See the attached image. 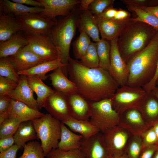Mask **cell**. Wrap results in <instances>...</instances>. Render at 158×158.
Listing matches in <instances>:
<instances>
[{
  "label": "cell",
  "mask_w": 158,
  "mask_h": 158,
  "mask_svg": "<svg viewBox=\"0 0 158 158\" xmlns=\"http://www.w3.org/2000/svg\"><path fill=\"white\" fill-rule=\"evenodd\" d=\"M67 72L77 93L91 102L110 98L120 87L108 70L99 67H87L71 57Z\"/></svg>",
  "instance_id": "cell-1"
},
{
  "label": "cell",
  "mask_w": 158,
  "mask_h": 158,
  "mask_svg": "<svg viewBox=\"0 0 158 158\" xmlns=\"http://www.w3.org/2000/svg\"><path fill=\"white\" fill-rule=\"evenodd\" d=\"M158 61V31L148 45L126 63L129 71L127 85L142 87L152 79Z\"/></svg>",
  "instance_id": "cell-2"
},
{
  "label": "cell",
  "mask_w": 158,
  "mask_h": 158,
  "mask_svg": "<svg viewBox=\"0 0 158 158\" xmlns=\"http://www.w3.org/2000/svg\"><path fill=\"white\" fill-rule=\"evenodd\" d=\"M157 32L151 26L131 18L117 38L118 49L125 62L145 48Z\"/></svg>",
  "instance_id": "cell-3"
},
{
  "label": "cell",
  "mask_w": 158,
  "mask_h": 158,
  "mask_svg": "<svg viewBox=\"0 0 158 158\" xmlns=\"http://www.w3.org/2000/svg\"><path fill=\"white\" fill-rule=\"evenodd\" d=\"M80 13L75 8L51 30L48 35L56 49L58 58L67 67L69 52L73 39L78 28Z\"/></svg>",
  "instance_id": "cell-4"
},
{
  "label": "cell",
  "mask_w": 158,
  "mask_h": 158,
  "mask_svg": "<svg viewBox=\"0 0 158 158\" xmlns=\"http://www.w3.org/2000/svg\"><path fill=\"white\" fill-rule=\"evenodd\" d=\"M36 131L37 139L40 140L46 156L52 150L58 148L60 139L61 122L49 114L32 121Z\"/></svg>",
  "instance_id": "cell-5"
},
{
  "label": "cell",
  "mask_w": 158,
  "mask_h": 158,
  "mask_svg": "<svg viewBox=\"0 0 158 158\" xmlns=\"http://www.w3.org/2000/svg\"><path fill=\"white\" fill-rule=\"evenodd\" d=\"M150 92L141 87H120L110 98L112 107L119 115L130 109L139 110Z\"/></svg>",
  "instance_id": "cell-6"
},
{
  "label": "cell",
  "mask_w": 158,
  "mask_h": 158,
  "mask_svg": "<svg viewBox=\"0 0 158 158\" xmlns=\"http://www.w3.org/2000/svg\"><path fill=\"white\" fill-rule=\"evenodd\" d=\"M91 114L90 121L103 133L118 125L119 114L113 108L110 98L91 102Z\"/></svg>",
  "instance_id": "cell-7"
},
{
  "label": "cell",
  "mask_w": 158,
  "mask_h": 158,
  "mask_svg": "<svg viewBox=\"0 0 158 158\" xmlns=\"http://www.w3.org/2000/svg\"><path fill=\"white\" fill-rule=\"evenodd\" d=\"M22 29L28 35H48L57 23L56 19L45 17L40 13H30L16 17Z\"/></svg>",
  "instance_id": "cell-8"
},
{
  "label": "cell",
  "mask_w": 158,
  "mask_h": 158,
  "mask_svg": "<svg viewBox=\"0 0 158 158\" xmlns=\"http://www.w3.org/2000/svg\"><path fill=\"white\" fill-rule=\"evenodd\" d=\"M102 133L107 148L113 157L125 153L128 142L133 135L118 125L108 129Z\"/></svg>",
  "instance_id": "cell-9"
},
{
  "label": "cell",
  "mask_w": 158,
  "mask_h": 158,
  "mask_svg": "<svg viewBox=\"0 0 158 158\" xmlns=\"http://www.w3.org/2000/svg\"><path fill=\"white\" fill-rule=\"evenodd\" d=\"M117 41V38L110 42V62L108 71L119 87H121L127 85L129 71L119 52Z\"/></svg>",
  "instance_id": "cell-10"
},
{
  "label": "cell",
  "mask_w": 158,
  "mask_h": 158,
  "mask_svg": "<svg viewBox=\"0 0 158 158\" xmlns=\"http://www.w3.org/2000/svg\"><path fill=\"white\" fill-rule=\"evenodd\" d=\"M27 45L31 50L45 61L58 58L55 47L48 35L26 36Z\"/></svg>",
  "instance_id": "cell-11"
},
{
  "label": "cell",
  "mask_w": 158,
  "mask_h": 158,
  "mask_svg": "<svg viewBox=\"0 0 158 158\" xmlns=\"http://www.w3.org/2000/svg\"><path fill=\"white\" fill-rule=\"evenodd\" d=\"M119 116L118 125L133 135H141L152 126L145 121L140 111L136 109L128 110Z\"/></svg>",
  "instance_id": "cell-12"
},
{
  "label": "cell",
  "mask_w": 158,
  "mask_h": 158,
  "mask_svg": "<svg viewBox=\"0 0 158 158\" xmlns=\"http://www.w3.org/2000/svg\"><path fill=\"white\" fill-rule=\"evenodd\" d=\"M44 108L49 114L61 122L71 117L67 96L55 90L47 99Z\"/></svg>",
  "instance_id": "cell-13"
},
{
  "label": "cell",
  "mask_w": 158,
  "mask_h": 158,
  "mask_svg": "<svg viewBox=\"0 0 158 158\" xmlns=\"http://www.w3.org/2000/svg\"><path fill=\"white\" fill-rule=\"evenodd\" d=\"M43 6L40 14L51 19H56L58 16L68 15L79 4V0H38Z\"/></svg>",
  "instance_id": "cell-14"
},
{
  "label": "cell",
  "mask_w": 158,
  "mask_h": 158,
  "mask_svg": "<svg viewBox=\"0 0 158 158\" xmlns=\"http://www.w3.org/2000/svg\"><path fill=\"white\" fill-rule=\"evenodd\" d=\"M80 148L85 158H108L112 156L100 132L87 139L83 138Z\"/></svg>",
  "instance_id": "cell-15"
},
{
  "label": "cell",
  "mask_w": 158,
  "mask_h": 158,
  "mask_svg": "<svg viewBox=\"0 0 158 158\" xmlns=\"http://www.w3.org/2000/svg\"><path fill=\"white\" fill-rule=\"evenodd\" d=\"M7 58L17 73L30 69L45 61L32 51L27 45L16 54Z\"/></svg>",
  "instance_id": "cell-16"
},
{
  "label": "cell",
  "mask_w": 158,
  "mask_h": 158,
  "mask_svg": "<svg viewBox=\"0 0 158 158\" xmlns=\"http://www.w3.org/2000/svg\"><path fill=\"white\" fill-rule=\"evenodd\" d=\"M67 97L71 116L79 120L90 121L91 102L78 93Z\"/></svg>",
  "instance_id": "cell-17"
},
{
  "label": "cell",
  "mask_w": 158,
  "mask_h": 158,
  "mask_svg": "<svg viewBox=\"0 0 158 158\" xmlns=\"http://www.w3.org/2000/svg\"><path fill=\"white\" fill-rule=\"evenodd\" d=\"M33 93L28 84L27 76L20 75L16 88L7 96L23 102L31 108L38 110L36 99L34 98Z\"/></svg>",
  "instance_id": "cell-18"
},
{
  "label": "cell",
  "mask_w": 158,
  "mask_h": 158,
  "mask_svg": "<svg viewBox=\"0 0 158 158\" xmlns=\"http://www.w3.org/2000/svg\"><path fill=\"white\" fill-rule=\"evenodd\" d=\"M7 111L8 117L16 118L22 122L32 121L43 116L44 114L30 107L26 104L10 98Z\"/></svg>",
  "instance_id": "cell-19"
},
{
  "label": "cell",
  "mask_w": 158,
  "mask_h": 158,
  "mask_svg": "<svg viewBox=\"0 0 158 158\" xmlns=\"http://www.w3.org/2000/svg\"><path fill=\"white\" fill-rule=\"evenodd\" d=\"M62 67L58 68L49 75L51 84L55 90L67 96L77 93L75 84L64 74Z\"/></svg>",
  "instance_id": "cell-20"
},
{
  "label": "cell",
  "mask_w": 158,
  "mask_h": 158,
  "mask_svg": "<svg viewBox=\"0 0 158 158\" xmlns=\"http://www.w3.org/2000/svg\"><path fill=\"white\" fill-rule=\"evenodd\" d=\"M130 19L124 21L96 19L101 38L110 42L117 38Z\"/></svg>",
  "instance_id": "cell-21"
},
{
  "label": "cell",
  "mask_w": 158,
  "mask_h": 158,
  "mask_svg": "<svg viewBox=\"0 0 158 158\" xmlns=\"http://www.w3.org/2000/svg\"><path fill=\"white\" fill-rule=\"evenodd\" d=\"M61 67H62V70L64 74L67 76V68L61 63V60L58 58L53 61H44L30 69L17 73L19 75H36L42 80H45L48 77L46 74L48 72Z\"/></svg>",
  "instance_id": "cell-22"
},
{
  "label": "cell",
  "mask_w": 158,
  "mask_h": 158,
  "mask_svg": "<svg viewBox=\"0 0 158 158\" xmlns=\"http://www.w3.org/2000/svg\"><path fill=\"white\" fill-rule=\"evenodd\" d=\"M43 8L30 7L9 0H0V15H13L15 17L30 13H40Z\"/></svg>",
  "instance_id": "cell-23"
},
{
  "label": "cell",
  "mask_w": 158,
  "mask_h": 158,
  "mask_svg": "<svg viewBox=\"0 0 158 158\" xmlns=\"http://www.w3.org/2000/svg\"><path fill=\"white\" fill-rule=\"evenodd\" d=\"M78 28L80 31L84 32L95 42L100 40V32L97 20L88 10L81 11L80 13Z\"/></svg>",
  "instance_id": "cell-24"
},
{
  "label": "cell",
  "mask_w": 158,
  "mask_h": 158,
  "mask_svg": "<svg viewBox=\"0 0 158 158\" xmlns=\"http://www.w3.org/2000/svg\"><path fill=\"white\" fill-rule=\"evenodd\" d=\"M26 76L29 85L37 95L36 101L39 110L44 107L47 99L54 92L55 90L45 84L42 80L37 76Z\"/></svg>",
  "instance_id": "cell-25"
},
{
  "label": "cell",
  "mask_w": 158,
  "mask_h": 158,
  "mask_svg": "<svg viewBox=\"0 0 158 158\" xmlns=\"http://www.w3.org/2000/svg\"><path fill=\"white\" fill-rule=\"evenodd\" d=\"M27 44L26 36L20 32L17 33L8 40L0 42V58L13 55Z\"/></svg>",
  "instance_id": "cell-26"
},
{
  "label": "cell",
  "mask_w": 158,
  "mask_h": 158,
  "mask_svg": "<svg viewBox=\"0 0 158 158\" xmlns=\"http://www.w3.org/2000/svg\"><path fill=\"white\" fill-rule=\"evenodd\" d=\"M0 15V42L6 41L14 34L23 31L16 18Z\"/></svg>",
  "instance_id": "cell-27"
},
{
  "label": "cell",
  "mask_w": 158,
  "mask_h": 158,
  "mask_svg": "<svg viewBox=\"0 0 158 158\" xmlns=\"http://www.w3.org/2000/svg\"><path fill=\"white\" fill-rule=\"evenodd\" d=\"M83 137L75 133L61 122L60 139L58 148L64 150L80 148Z\"/></svg>",
  "instance_id": "cell-28"
},
{
  "label": "cell",
  "mask_w": 158,
  "mask_h": 158,
  "mask_svg": "<svg viewBox=\"0 0 158 158\" xmlns=\"http://www.w3.org/2000/svg\"><path fill=\"white\" fill-rule=\"evenodd\" d=\"M62 122L72 131L79 133L84 139L89 138L100 132L90 121L79 120L71 116Z\"/></svg>",
  "instance_id": "cell-29"
},
{
  "label": "cell",
  "mask_w": 158,
  "mask_h": 158,
  "mask_svg": "<svg viewBox=\"0 0 158 158\" xmlns=\"http://www.w3.org/2000/svg\"><path fill=\"white\" fill-rule=\"evenodd\" d=\"M15 144L23 147L26 142L37 139L36 133L32 121L22 122L13 135Z\"/></svg>",
  "instance_id": "cell-30"
},
{
  "label": "cell",
  "mask_w": 158,
  "mask_h": 158,
  "mask_svg": "<svg viewBox=\"0 0 158 158\" xmlns=\"http://www.w3.org/2000/svg\"><path fill=\"white\" fill-rule=\"evenodd\" d=\"M151 92L139 110L146 122L152 126L153 124L158 122L156 119L158 117V100L150 96Z\"/></svg>",
  "instance_id": "cell-31"
},
{
  "label": "cell",
  "mask_w": 158,
  "mask_h": 158,
  "mask_svg": "<svg viewBox=\"0 0 158 158\" xmlns=\"http://www.w3.org/2000/svg\"><path fill=\"white\" fill-rule=\"evenodd\" d=\"M126 7L129 11L136 15V17L131 18L132 20L146 24L158 31V18L154 15L138 7L126 5Z\"/></svg>",
  "instance_id": "cell-32"
},
{
  "label": "cell",
  "mask_w": 158,
  "mask_h": 158,
  "mask_svg": "<svg viewBox=\"0 0 158 158\" xmlns=\"http://www.w3.org/2000/svg\"><path fill=\"white\" fill-rule=\"evenodd\" d=\"M96 43L99 61V66L108 71L110 62V42L101 38Z\"/></svg>",
  "instance_id": "cell-33"
},
{
  "label": "cell",
  "mask_w": 158,
  "mask_h": 158,
  "mask_svg": "<svg viewBox=\"0 0 158 158\" xmlns=\"http://www.w3.org/2000/svg\"><path fill=\"white\" fill-rule=\"evenodd\" d=\"M79 36L72 44L74 56L80 60L85 54L91 42L90 38L84 32L80 31Z\"/></svg>",
  "instance_id": "cell-34"
},
{
  "label": "cell",
  "mask_w": 158,
  "mask_h": 158,
  "mask_svg": "<svg viewBox=\"0 0 158 158\" xmlns=\"http://www.w3.org/2000/svg\"><path fill=\"white\" fill-rule=\"evenodd\" d=\"M80 60L81 63L87 67L95 68L99 67L96 42H91L85 54Z\"/></svg>",
  "instance_id": "cell-35"
},
{
  "label": "cell",
  "mask_w": 158,
  "mask_h": 158,
  "mask_svg": "<svg viewBox=\"0 0 158 158\" xmlns=\"http://www.w3.org/2000/svg\"><path fill=\"white\" fill-rule=\"evenodd\" d=\"M23 148V153L18 158H45L41 143L37 141H29Z\"/></svg>",
  "instance_id": "cell-36"
},
{
  "label": "cell",
  "mask_w": 158,
  "mask_h": 158,
  "mask_svg": "<svg viewBox=\"0 0 158 158\" xmlns=\"http://www.w3.org/2000/svg\"><path fill=\"white\" fill-rule=\"evenodd\" d=\"M142 147L141 135H132L128 142L125 153L127 158H139Z\"/></svg>",
  "instance_id": "cell-37"
},
{
  "label": "cell",
  "mask_w": 158,
  "mask_h": 158,
  "mask_svg": "<svg viewBox=\"0 0 158 158\" xmlns=\"http://www.w3.org/2000/svg\"><path fill=\"white\" fill-rule=\"evenodd\" d=\"M0 76L6 78L18 83L20 75L7 57L0 58Z\"/></svg>",
  "instance_id": "cell-38"
},
{
  "label": "cell",
  "mask_w": 158,
  "mask_h": 158,
  "mask_svg": "<svg viewBox=\"0 0 158 158\" xmlns=\"http://www.w3.org/2000/svg\"><path fill=\"white\" fill-rule=\"evenodd\" d=\"M23 122L16 118L9 117L0 125V138L13 136Z\"/></svg>",
  "instance_id": "cell-39"
},
{
  "label": "cell",
  "mask_w": 158,
  "mask_h": 158,
  "mask_svg": "<svg viewBox=\"0 0 158 158\" xmlns=\"http://www.w3.org/2000/svg\"><path fill=\"white\" fill-rule=\"evenodd\" d=\"M46 157V158H85L80 148L68 150L57 148L51 150Z\"/></svg>",
  "instance_id": "cell-40"
},
{
  "label": "cell",
  "mask_w": 158,
  "mask_h": 158,
  "mask_svg": "<svg viewBox=\"0 0 158 158\" xmlns=\"http://www.w3.org/2000/svg\"><path fill=\"white\" fill-rule=\"evenodd\" d=\"M114 0H94L88 11L95 17L100 16L107 8L113 6Z\"/></svg>",
  "instance_id": "cell-41"
},
{
  "label": "cell",
  "mask_w": 158,
  "mask_h": 158,
  "mask_svg": "<svg viewBox=\"0 0 158 158\" xmlns=\"http://www.w3.org/2000/svg\"><path fill=\"white\" fill-rule=\"evenodd\" d=\"M18 83L12 80L0 76V96H7L16 88Z\"/></svg>",
  "instance_id": "cell-42"
},
{
  "label": "cell",
  "mask_w": 158,
  "mask_h": 158,
  "mask_svg": "<svg viewBox=\"0 0 158 158\" xmlns=\"http://www.w3.org/2000/svg\"><path fill=\"white\" fill-rule=\"evenodd\" d=\"M142 146L158 145V140L154 128L152 126L141 135Z\"/></svg>",
  "instance_id": "cell-43"
},
{
  "label": "cell",
  "mask_w": 158,
  "mask_h": 158,
  "mask_svg": "<svg viewBox=\"0 0 158 158\" xmlns=\"http://www.w3.org/2000/svg\"><path fill=\"white\" fill-rule=\"evenodd\" d=\"M158 148V145L142 146L139 158H152Z\"/></svg>",
  "instance_id": "cell-44"
},
{
  "label": "cell",
  "mask_w": 158,
  "mask_h": 158,
  "mask_svg": "<svg viewBox=\"0 0 158 158\" xmlns=\"http://www.w3.org/2000/svg\"><path fill=\"white\" fill-rule=\"evenodd\" d=\"M15 143L13 136L0 138V152H4L12 146Z\"/></svg>",
  "instance_id": "cell-45"
},
{
  "label": "cell",
  "mask_w": 158,
  "mask_h": 158,
  "mask_svg": "<svg viewBox=\"0 0 158 158\" xmlns=\"http://www.w3.org/2000/svg\"><path fill=\"white\" fill-rule=\"evenodd\" d=\"M118 9L111 6L107 8L99 16L95 17L96 19H103L113 20Z\"/></svg>",
  "instance_id": "cell-46"
},
{
  "label": "cell",
  "mask_w": 158,
  "mask_h": 158,
  "mask_svg": "<svg viewBox=\"0 0 158 158\" xmlns=\"http://www.w3.org/2000/svg\"><path fill=\"white\" fill-rule=\"evenodd\" d=\"M20 148L15 144L8 150L0 152V158H16L17 151Z\"/></svg>",
  "instance_id": "cell-47"
},
{
  "label": "cell",
  "mask_w": 158,
  "mask_h": 158,
  "mask_svg": "<svg viewBox=\"0 0 158 158\" xmlns=\"http://www.w3.org/2000/svg\"><path fill=\"white\" fill-rule=\"evenodd\" d=\"M121 1L126 5L132 6L140 8L151 6V0H122Z\"/></svg>",
  "instance_id": "cell-48"
},
{
  "label": "cell",
  "mask_w": 158,
  "mask_h": 158,
  "mask_svg": "<svg viewBox=\"0 0 158 158\" xmlns=\"http://www.w3.org/2000/svg\"><path fill=\"white\" fill-rule=\"evenodd\" d=\"M158 78V61L154 75L151 80L142 87L147 92H150L156 87V81Z\"/></svg>",
  "instance_id": "cell-49"
},
{
  "label": "cell",
  "mask_w": 158,
  "mask_h": 158,
  "mask_svg": "<svg viewBox=\"0 0 158 158\" xmlns=\"http://www.w3.org/2000/svg\"><path fill=\"white\" fill-rule=\"evenodd\" d=\"M130 14L128 11L121 8L118 9L117 13L113 20L118 21H124L131 18Z\"/></svg>",
  "instance_id": "cell-50"
},
{
  "label": "cell",
  "mask_w": 158,
  "mask_h": 158,
  "mask_svg": "<svg viewBox=\"0 0 158 158\" xmlns=\"http://www.w3.org/2000/svg\"><path fill=\"white\" fill-rule=\"evenodd\" d=\"M10 98L7 96H0V114L7 111L10 104Z\"/></svg>",
  "instance_id": "cell-51"
},
{
  "label": "cell",
  "mask_w": 158,
  "mask_h": 158,
  "mask_svg": "<svg viewBox=\"0 0 158 158\" xmlns=\"http://www.w3.org/2000/svg\"><path fill=\"white\" fill-rule=\"evenodd\" d=\"M11 1L23 4L30 5L34 7H44L42 4L38 0H12Z\"/></svg>",
  "instance_id": "cell-52"
},
{
  "label": "cell",
  "mask_w": 158,
  "mask_h": 158,
  "mask_svg": "<svg viewBox=\"0 0 158 158\" xmlns=\"http://www.w3.org/2000/svg\"><path fill=\"white\" fill-rule=\"evenodd\" d=\"M94 0H81L79 4V9L81 11L88 10V8Z\"/></svg>",
  "instance_id": "cell-53"
},
{
  "label": "cell",
  "mask_w": 158,
  "mask_h": 158,
  "mask_svg": "<svg viewBox=\"0 0 158 158\" xmlns=\"http://www.w3.org/2000/svg\"><path fill=\"white\" fill-rule=\"evenodd\" d=\"M141 8L153 14L158 18V5L153 6L142 7Z\"/></svg>",
  "instance_id": "cell-54"
},
{
  "label": "cell",
  "mask_w": 158,
  "mask_h": 158,
  "mask_svg": "<svg viewBox=\"0 0 158 158\" xmlns=\"http://www.w3.org/2000/svg\"><path fill=\"white\" fill-rule=\"evenodd\" d=\"M9 118L7 111L0 114V125Z\"/></svg>",
  "instance_id": "cell-55"
},
{
  "label": "cell",
  "mask_w": 158,
  "mask_h": 158,
  "mask_svg": "<svg viewBox=\"0 0 158 158\" xmlns=\"http://www.w3.org/2000/svg\"><path fill=\"white\" fill-rule=\"evenodd\" d=\"M152 126L154 128L158 140V121L153 124Z\"/></svg>",
  "instance_id": "cell-56"
},
{
  "label": "cell",
  "mask_w": 158,
  "mask_h": 158,
  "mask_svg": "<svg viewBox=\"0 0 158 158\" xmlns=\"http://www.w3.org/2000/svg\"><path fill=\"white\" fill-rule=\"evenodd\" d=\"M152 91H153V93L158 100V89L155 87Z\"/></svg>",
  "instance_id": "cell-57"
},
{
  "label": "cell",
  "mask_w": 158,
  "mask_h": 158,
  "mask_svg": "<svg viewBox=\"0 0 158 158\" xmlns=\"http://www.w3.org/2000/svg\"><path fill=\"white\" fill-rule=\"evenodd\" d=\"M113 157L114 158H127V157L125 153L120 156Z\"/></svg>",
  "instance_id": "cell-58"
},
{
  "label": "cell",
  "mask_w": 158,
  "mask_h": 158,
  "mask_svg": "<svg viewBox=\"0 0 158 158\" xmlns=\"http://www.w3.org/2000/svg\"><path fill=\"white\" fill-rule=\"evenodd\" d=\"M152 158H158V148Z\"/></svg>",
  "instance_id": "cell-59"
},
{
  "label": "cell",
  "mask_w": 158,
  "mask_h": 158,
  "mask_svg": "<svg viewBox=\"0 0 158 158\" xmlns=\"http://www.w3.org/2000/svg\"><path fill=\"white\" fill-rule=\"evenodd\" d=\"M108 158H114V157H113L112 156H111Z\"/></svg>",
  "instance_id": "cell-60"
}]
</instances>
